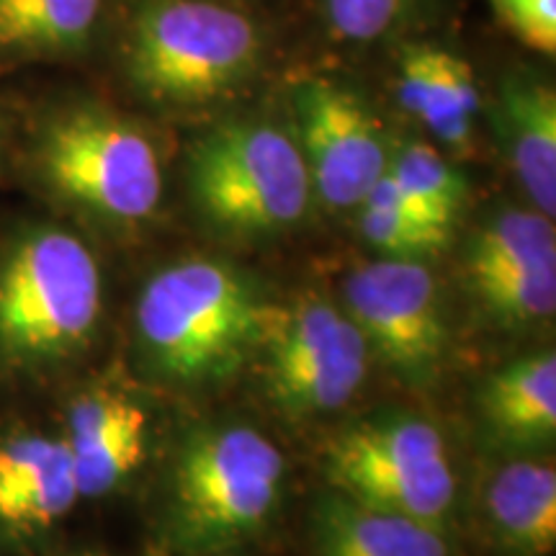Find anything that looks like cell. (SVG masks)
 <instances>
[{
	"label": "cell",
	"instance_id": "6da1fadb",
	"mask_svg": "<svg viewBox=\"0 0 556 556\" xmlns=\"http://www.w3.org/2000/svg\"><path fill=\"white\" fill-rule=\"evenodd\" d=\"M106 287L96 250L60 222H26L0 240V379L45 384L99 340Z\"/></svg>",
	"mask_w": 556,
	"mask_h": 556
},
{
	"label": "cell",
	"instance_id": "7a4b0ae2",
	"mask_svg": "<svg viewBox=\"0 0 556 556\" xmlns=\"http://www.w3.org/2000/svg\"><path fill=\"white\" fill-rule=\"evenodd\" d=\"M276 312L248 270L184 258L155 270L139 291L137 348L160 379L214 387L261 351Z\"/></svg>",
	"mask_w": 556,
	"mask_h": 556
},
{
	"label": "cell",
	"instance_id": "3957f363",
	"mask_svg": "<svg viewBox=\"0 0 556 556\" xmlns=\"http://www.w3.org/2000/svg\"><path fill=\"white\" fill-rule=\"evenodd\" d=\"M26 170L47 199L103 227H135L163 199L152 139L99 103H65L41 116L26 144Z\"/></svg>",
	"mask_w": 556,
	"mask_h": 556
},
{
	"label": "cell",
	"instance_id": "277c9868",
	"mask_svg": "<svg viewBox=\"0 0 556 556\" xmlns=\"http://www.w3.org/2000/svg\"><path fill=\"white\" fill-rule=\"evenodd\" d=\"M266 39L250 13L222 0H144L124 37L129 86L152 103L206 106L258 73Z\"/></svg>",
	"mask_w": 556,
	"mask_h": 556
},
{
	"label": "cell",
	"instance_id": "5b68a950",
	"mask_svg": "<svg viewBox=\"0 0 556 556\" xmlns=\"http://www.w3.org/2000/svg\"><path fill=\"white\" fill-rule=\"evenodd\" d=\"M287 462L261 430L193 433L173 464L163 539L186 556H219L266 531L281 505Z\"/></svg>",
	"mask_w": 556,
	"mask_h": 556
},
{
	"label": "cell",
	"instance_id": "8992f818",
	"mask_svg": "<svg viewBox=\"0 0 556 556\" xmlns=\"http://www.w3.org/2000/svg\"><path fill=\"white\" fill-rule=\"evenodd\" d=\"M186 180L201 217L235 238L291 229L315 197L296 139L266 119H229L201 135Z\"/></svg>",
	"mask_w": 556,
	"mask_h": 556
},
{
	"label": "cell",
	"instance_id": "52a82bcc",
	"mask_svg": "<svg viewBox=\"0 0 556 556\" xmlns=\"http://www.w3.org/2000/svg\"><path fill=\"white\" fill-rule=\"evenodd\" d=\"M325 475L361 505L451 533L456 477L446 438L426 417L389 413L345 428L328 446Z\"/></svg>",
	"mask_w": 556,
	"mask_h": 556
},
{
	"label": "cell",
	"instance_id": "ba28073f",
	"mask_svg": "<svg viewBox=\"0 0 556 556\" xmlns=\"http://www.w3.org/2000/svg\"><path fill=\"white\" fill-rule=\"evenodd\" d=\"M345 315L368 353L407 387L428 389L441 379L451 330L428 263L379 258L356 268L345 281Z\"/></svg>",
	"mask_w": 556,
	"mask_h": 556
},
{
	"label": "cell",
	"instance_id": "9c48e42d",
	"mask_svg": "<svg viewBox=\"0 0 556 556\" xmlns=\"http://www.w3.org/2000/svg\"><path fill=\"white\" fill-rule=\"evenodd\" d=\"M261 353L268 400L296 420L343 409L364 387L371 358L345 309L325 299L278 309Z\"/></svg>",
	"mask_w": 556,
	"mask_h": 556
},
{
	"label": "cell",
	"instance_id": "30bf717a",
	"mask_svg": "<svg viewBox=\"0 0 556 556\" xmlns=\"http://www.w3.org/2000/svg\"><path fill=\"white\" fill-rule=\"evenodd\" d=\"M296 144L312 193L328 208H356L389 168L384 127L356 90L309 78L294 86Z\"/></svg>",
	"mask_w": 556,
	"mask_h": 556
},
{
	"label": "cell",
	"instance_id": "8fae6325",
	"mask_svg": "<svg viewBox=\"0 0 556 556\" xmlns=\"http://www.w3.org/2000/svg\"><path fill=\"white\" fill-rule=\"evenodd\" d=\"M80 500L73 456L60 430L0 433V548L41 546Z\"/></svg>",
	"mask_w": 556,
	"mask_h": 556
},
{
	"label": "cell",
	"instance_id": "7c38bea8",
	"mask_svg": "<svg viewBox=\"0 0 556 556\" xmlns=\"http://www.w3.org/2000/svg\"><path fill=\"white\" fill-rule=\"evenodd\" d=\"M60 435L73 456L80 497L101 500L142 467L148 454V413L124 389L93 381L70 394Z\"/></svg>",
	"mask_w": 556,
	"mask_h": 556
},
{
	"label": "cell",
	"instance_id": "4fadbf2b",
	"mask_svg": "<svg viewBox=\"0 0 556 556\" xmlns=\"http://www.w3.org/2000/svg\"><path fill=\"white\" fill-rule=\"evenodd\" d=\"M486 556H552L556 548V471L544 462H510L486 479L477 510Z\"/></svg>",
	"mask_w": 556,
	"mask_h": 556
},
{
	"label": "cell",
	"instance_id": "5bb4252c",
	"mask_svg": "<svg viewBox=\"0 0 556 556\" xmlns=\"http://www.w3.org/2000/svg\"><path fill=\"white\" fill-rule=\"evenodd\" d=\"M312 556H456L448 531L323 492L309 518Z\"/></svg>",
	"mask_w": 556,
	"mask_h": 556
},
{
	"label": "cell",
	"instance_id": "9a60e30c",
	"mask_svg": "<svg viewBox=\"0 0 556 556\" xmlns=\"http://www.w3.org/2000/svg\"><path fill=\"white\" fill-rule=\"evenodd\" d=\"M495 129L507 163L546 217L556 212V93L531 75H507L495 101Z\"/></svg>",
	"mask_w": 556,
	"mask_h": 556
},
{
	"label": "cell",
	"instance_id": "2e32d148",
	"mask_svg": "<svg viewBox=\"0 0 556 556\" xmlns=\"http://www.w3.org/2000/svg\"><path fill=\"white\" fill-rule=\"evenodd\" d=\"M400 106L426 124L438 142L469 152L475 142L479 90L469 62L435 47H407L397 67Z\"/></svg>",
	"mask_w": 556,
	"mask_h": 556
},
{
	"label": "cell",
	"instance_id": "e0dca14e",
	"mask_svg": "<svg viewBox=\"0 0 556 556\" xmlns=\"http://www.w3.org/2000/svg\"><path fill=\"white\" fill-rule=\"evenodd\" d=\"M492 441L513 451H539L556 435V358L539 351L490 374L477 394Z\"/></svg>",
	"mask_w": 556,
	"mask_h": 556
},
{
	"label": "cell",
	"instance_id": "ac0fdd59",
	"mask_svg": "<svg viewBox=\"0 0 556 556\" xmlns=\"http://www.w3.org/2000/svg\"><path fill=\"white\" fill-rule=\"evenodd\" d=\"M103 0H0V67L88 50Z\"/></svg>",
	"mask_w": 556,
	"mask_h": 556
},
{
	"label": "cell",
	"instance_id": "d6986e66",
	"mask_svg": "<svg viewBox=\"0 0 556 556\" xmlns=\"http://www.w3.org/2000/svg\"><path fill=\"white\" fill-rule=\"evenodd\" d=\"M467 276L469 291L497 328L528 330L556 312V261L477 270Z\"/></svg>",
	"mask_w": 556,
	"mask_h": 556
},
{
	"label": "cell",
	"instance_id": "ffe728a7",
	"mask_svg": "<svg viewBox=\"0 0 556 556\" xmlns=\"http://www.w3.org/2000/svg\"><path fill=\"white\" fill-rule=\"evenodd\" d=\"M556 261L552 217L526 208H505L477 229L467 248L464 274Z\"/></svg>",
	"mask_w": 556,
	"mask_h": 556
},
{
	"label": "cell",
	"instance_id": "44dd1931",
	"mask_svg": "<svg viewBox=\"0 0 556 556\" xmlns=\"http://www.w3.org/2000/svg\"><path fill=\"white\" fill-rule=\"evenodd\" d=\"M358 232L381 258L430 263L448 248L454 229L400 212L397 206L366 197L358 204Z\"/></svg>",
	"mask_w": 556,
	"mask_h": 556
},
{
	"label": "cell",
	"instance_id": "7402d4cb",
	"mask_svg": "<svg viewBox=\"0 0 556 556\" xmlns=\"http://www.w3.org/2000/svg\"><path fill=\"white\" fill-rule=\"evenodd\" d=\"M387 173L402 189L428 204L451 225L469 197V184L464 173L426 142H405L394 148L389 155Z\"/></svg>",
	"mask_w": 556,
	"mask_h": 556
},
{
	"label": "cell",
	"instance_id": "603a6c76",
	"mask_svg": "<svg viewBox=\"0 0 556 556\" xmlns=\"http://www.w3.org/2000/svg\"><path fill=\"white\" fill-rule=\"evenodd\" d=\"M422 0H325L330 31L351 45H368L400 29Z\"/></svg>",
	"mask_w": 556,
	"mask_h": 556
},
{
	"label": "cell",
	"instance_id": "cb8c5ba5",
	"mask_svg": "<svg viewBox=\"0 0 556 556\" xmlns=\"http://www.w3.org/2000/svg\"><path fill=\"white\" fill-rule=\"evenodd\" d=\"M490 3L526 47L541 54H554L556 0H490Z\"/></svg>",
	"mask_w": 556,
	"mask_h": 556
},
{
	"label": "cell",
	"instance_id": "d4e9b609",
	"mask_svg": "<svg viewBox=\"0 0 556 556\" xmlns=\"http://www.w3.org/2000/svg\"><path fill=\"white\" fill-rule=\"evenodd\" d=\"M70 556H99V552H75V554H70Z\"/></svg>",
	"mask_w": 556,
	"mask_h": 556
},
{
	"label": "cell",
	"instance_id": "484cf974",
	"mask_svg": "<svg viewBox=\"0 0 556 556\" xmlns=\"http://www.w3.org/2000/svg\"><path fill=\"white\" fill-rule=\"evenodd\" d=\"M99 556H106V554H99Z\"/></svg>",
	"mask_w": 556,
	"mask_h": 556
}]
</instances>
